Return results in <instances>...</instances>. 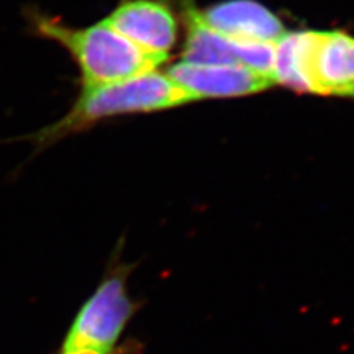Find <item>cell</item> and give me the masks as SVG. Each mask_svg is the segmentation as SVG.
Returning <instances> with one entry per match:
<instances>
[{
	"label": "cell",
	"mask_w": 354,
	"mask_h": 354,
	"mask_svg": "<svg viewBox=\"0 0 354 354\" xmlns=\"http://www.w3.org/2000/svg\"><path fill=\"white\" fill-rule=\"evenodd\" d=\"M61 354H68V353H61Z\"/></svg>",
	"instance_id": "cell-10"
},
{
	"label": "cell",
	"mask_w": 354,
	"mask_h": 354,
	"mask_svg": "<svg viewBox=\"0 0 354 354\" xmlns=\"http://www.w3.org/2000/svg\"><path fill=\"white\" fill-rule=\"evenodd\" d=\"M129 268L117 264L83 304L65 337L62 351L95 350L113 354L118 338L135 312L127 292Z\"/></svg>",
	"instance_id": "cell-3"
},
{
	"label": "cell",
	"mask_w": 354,
	"mask_h": 354,
	"mask_svg": "<svg viewBox=\"0 0 354 354\" xmlns=\"http://www.w3.org/2000/svg\"><path fill=\"white\" fill-rule=\"evenodd\" d=\"M187 102H192L191 97L180 86L167 74L153 70L121 82L82 88L68 113L52 124L27 135L26 139L40 152L65 138L93 127L102 120L151 113Z\"/></svg>",
	"instance_id": "cell-2"
},
{
	"label": "cell",
	"mask_w": 354,
	"mask_h": 354,
	"mask_svg": "<svg viewBox=\"0 0 354 354\" xmlns=\"http://www.w3.org/2000/svg\"><path fill=\"white\" fill-rule=\"evenodd\" d=\"M167 75L191 97H236L268 91L274 84L270 77L261 75L242 65H198L180 61L170 66Z\"/></svg>",
	"instance_id": "cell-6"
},
{
	"label": "cell",
	"mask_w": 354,
	"mask_h": 354,
	"mask_svg": "<svg viewBox=\"0 0 354 354\" xmlns=\"http://www.w3.org/2000/svg\"><path fill=\"white\" fill-rule=\"evenodd\" d=\"M111 27L138 48L169 57L177 40V21L161 0H123L105 18Z\"/></svg>",
	"instance_id": "cell-5"
},
{
	"label": "cell",
	"mask_w": 354,
	"mask_h": 354,
	"mask_svg": "<svg viewBox=\"0 0 354 354\" xmlns=\"http://www.w3.org/2000/svg\"><path fill=\"white\" fill-rule=\"evenodd\" d=\"M199 17L217 35L235 41L274 44L288 32L282 19L256 0H225Z\"/></svg>",
	"instance_id": "cell-7"
},
{
	"label": "cell",
	"mask_w": 354,
	"mask_h": 354,
	"mask_svg": "<svg viewBox=\"0 0 354 354\" xmlns=\"http://www.w3.org/2000/svg\"><path fill=\"white\" fill-rule=\"evenodd\" d=\"M313 93L354 97V37L319 31L312 57Z\"/></svg>",
	"instance_id": "cell-8"
},
{
	"label": "cell",
	"mask_w": 354,
	"mask_h": 354,
	"mask_svg": "<svg viewBox=\"0 0 354 354\" xmlns=\"http://www.w3.org/2000/svg\"><path fill=\"white\" fill-rule=\"evenodd\" d=\"M319 31L286 32L276 43L274 82L297 92L313 93L312 57Z\"/></svg>",
	"instance_id": "cell-9"
},
{
	"label": "cell",
	"mask_w": 354,
	"mask_h": 354,
	"mask_svg": "<svg viewBox=\"0 0 354 354\" xmlns=\"http://www.w3.org/2000/svg\"><path fill=\"white\" fill-rule=\"evenodd\" d=\"M32 35L57 43L79 66L82 88L104 86L157 70L167 57L138 48L108 24L106 19L87 27H71L58 17L28 10Z\"/></svg>",
	"instance_id": "cell-1"
},
{
	"label": "cell",
	"mask_w": 354,
	"mask_h": 354,
	"mask_svg": "<svg viewBox=\"0 0 354 354\" xmlns=\"http://www.w3.org/2000/svg\"><path fill=\"white\" fill-rule=\"evenodd\" d=\"M186 37L183 61L198 65H242L274 80L276 44L235 41L204 24L194 0H180Z\"/></svg>",
	"instance_id": "cell-4"
}]
</instances>
